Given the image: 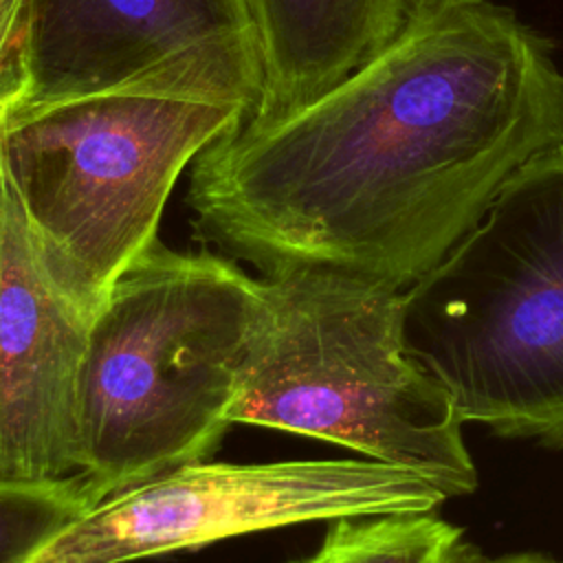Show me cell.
<instances>
[{"label": "cell", "mask_w": 563, "mask_h": 563, "mask_svg": "<svg viewBox=\"0 0 563 563\" xmlns=\"http://www.w3.org/2000/svg\"><path fill=\"white\" fill-rule=\"evenodd\" d=\"M37 108L191 70L260 75L253 0H26Z\"/></svg>", "instance_id": "obj_8"}, {"label": "cell", "mask_w": 563, "mask_h": 563, "mask_svg": "<svg viewBox=\"0 0 563 563\" xmlns=\"http://www.w3.org/2000/svg\"><path fill=\"white\" fill-rule=\"evenodd\" d=\"M0 2H2V0H0Z\"/></svg>", "instance_id": "obj_15"}, {"label": "cell", "mask_w": 563, "mask_h": 563, "mask_svg": "<svg viewBox=\"0 0 563 563\" xmlns=\"http://www.w3.org/2000/svg\"><path fill=\"white\" fill-rule=\"evenodd\" d=\"M26 0L0 2V134L7 121L26 103Z\"/></svg>", "instance_id": "obj_12"}, {"label": "cell", "mask_w": 563, "mask_h": 563, "mask_svg": "<svg viewBox=\"0 0 563 563\" xmlns=\"http://www.w3.org/2000/svg\"><path fill=\"white\" fill-rule=\"evenodd\" d=\"M561 145L552 40L497 0H424L339 84L209 145L187 205L264 275L328 264L407 288Z\"/></svg>", "instance_id": "obj_1"}, {"label": "cell", "mask_w": 563, "mask_h": 563, "mask_svg": "<svg viewBox=\"0 0 563 563\" xmlns=\"http://www.w3.org/2000/svg\"><path fill=\"white\" fill-rule=\"evenodd\" d=\"M402 341L464 424L563 449V145L402 290Z\"/></svg>", "instance_id": "obj_5"}, {"label": "cell", "mask_w": 563, "mask_h": 563, "mask_svg": "<svg viewBox=\"0 0 563 563\" xmlns=\"http://www.w3.org/2000/svg\"><path fill=\"white\" fill-rule=\"evenodd\" d=\"M444 493L376 460L191 462L92 504L33 563H130L299 523L431 512Z\"/></svg>", "instance_id": "obj_6"}, {"label": "cell", "mask_w": 563, "mask_h": 563, "mask_svg": "<svg viewBox=\"0 0 563 563\" xmlns=\"http://www.w3.org/2000/svg\"><path fill=\"white\" fill-rule=\"evenodd\" d=\"M260 277L156 240L90 321L81 376V479L95 504L207 460L231 427Z\"/></svg>", "instance_id": "obj_4"}, {"label": "cell", "mask_w": 563, "mask_h": 563, "mask_svg": "<svg viewBox=\"0 0 563 563\" xmlns=\"http://www.w3.org/2000/svg\"><path fill=\"white\" fill-rule=\"evenodd\" d=\"M464 541L433 510L345 517L328 523L312 554L288 563H455Z\"/></svg>", "instance_id": "obj_10"}, {"label": "cell", "mask_w": 563, "mask_h": 563, "mask_svg": "<svg viewBox=\"0 0 563 563\" xmlns=\"http://www.w3.org/2000/svg\"><path fill=\"white\" fill-rule=\"evenodd\" d=\"M409 0H253L262 95L249 119L303 106L376 55L402 26Z\"/></svg>", "instance_id": "obj_9"}, {"label": "cell", "mask_w": 563, "mask_h": 563, "mask_svg": "<svg viewBox=\"0 0 563 563\" xmlns=\"http://www.w3.org/2000/svg\"><path fill=\"white\" fill-rule=\"evenodd\" d=\"M402 290L328 264L262 275L231 424L345 446L413 471L446 499L475 493L464 422L405 350Z\"/></svg>", "instance_id": "obj_2"}, {"label": "cell", "mask_w": 563, "mask_h": 563, "mask_svg": "<svg viewBox=\"0 0 563 563\" xmlns=\"http://www.w3.org/2000/svg\"><path fill=\"white\" fill-rule=\"evenodd\" d=\"M455 563H563L543 552H506V554H484L473 543L464 541Z\"/></svg>", "instance_id": "obj_13"}, {"label": "cell", "mask_w": 563, "mask_h": 563, "mask_svg": "<svg viewBox=\"0 0 563 563\" xmlns=\"http://www.w3.org/2000/svg\"><path fill=\"white\" fill-rule=\"evenodd\" d=\"M262 79L191 70L18 110L0 156L64 288L92 314L158 240L194 161L257 108Z\"/></svg>", "instance_id": "obj_3"}, {"label": "cell", "mask_w": 563, "mask_h": 563, "mask_svg": "<svg viewBox=\"0 0 563 563\" xmlns=\"http://www.w3.org/2000/svg\"><path fill=\"white\" fill-rule=\"evenodd\" d=\"M92 504L81 475L62 482L0 479V563H33Z\"/></svg>", "instance_id": "obj_11"}, {"label": "cell", "mask_w": 563, "mask_h": 563, "mask_svg": "<svg viewBox=\"0 0 563 563\" xmlns=\"http://www.w3.org/2000/svg\"><path fill=\"white\" fill-rule=\"evenodd\" d=\"M418 2H424V0H409V7H411V4H418Z\"/></svg>", "instance_id": "obj_14"}, {"label": "cell", "mask_w": 563, "mask_h": 563, "mask_svg": "<svg viewBox=\"0 0 563 563\" xmlns=\"http://www.w3.org/2000/svg\"><path fill=\"white\" fill-rule=\"evenodd\" d=\"M90 321L55 275L0 156V479L81 473Z\"/></svg>", "instance_id": "obj_7"}]
</instances>
